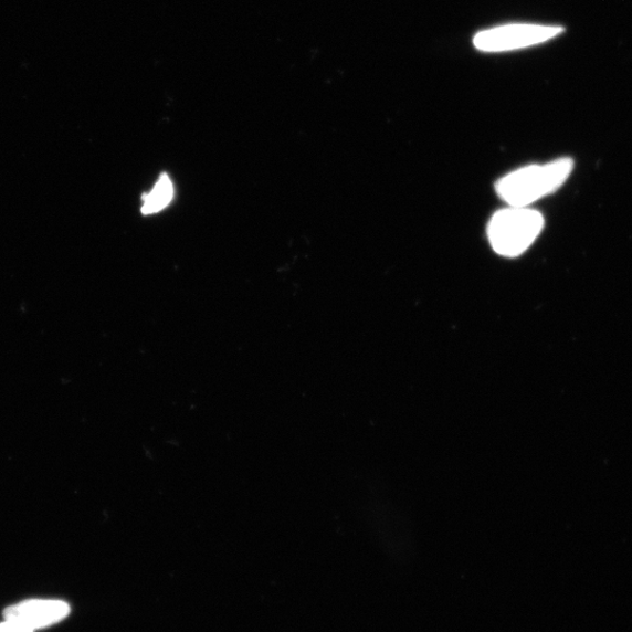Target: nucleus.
<instances>
[{"instance_id":"obj_3","label":"nucleus","mask_w":632,"mask_h":632,"mask_svg":"<svg viewBox=\"0 0 632 632\" xmlns=\"http://www.w3.org/2000/svg\"><path fill=\"white\" fill-rule=\"evenodd\" d=\"M562 31L557 27L507 25L478 33L473 43L481 51L503 52L545 43Z\"/></svg>"},{"instance_id":"obj_4","label":"nucleus","mask_w":632,"mask_h":632,"mask_svg":"<svg viewBox=\"0 0 632 632\" xmlns=\"http://www.w3.org/2000/svg\"><path fill=\"white\" fill-rule=\"evenodd\" d=\"M71 614V607L61 600H28L8 607L3 612L6 621L21 624L31 630L43 629L64 621Z\"/></svg>"},{"instance_id":"obj_6","label":"nucleus","mask_w":632,"mask_h":632,"mask_svg":"<svg viewBox=\"0 0 632 632\" xmlns=\"http://www.w3.org/2000/svg\"><path fill=\"white\" fill-rule=\"evenodd\" d=\"M0 632H33V630L10 621L0 623Z\"/></svg>"},{"instance_id":"obj_5","label":"nucleus","mask_w":632,"mask_h":632,"mask_svg":"<svg viewBox=\"0 0 632 632\" xmlns=\"http://www.w3.org/2000/svg\"><path fill=\"white\" fill-rule=\"evenodd\" d=\"M173 187L167 173L161 175L154 189L144 196V214H152L165 209L172 200Z\"/></svg>"},{"instance_id":"obj_1","label":"nucleus","mask_w":632,"mask_h":632,"mask_svg":"<svg viewBox=\"0 0 632 632\" xmlns=\"http://www.w3.org/2000/svg\"><path fill=\"white\" fill-rule=\"evenodd\" d=\"M572 171L570 158L547 165H533L512 171L496 185L501 199L509 207L528 208L543 197L557 191Z\"/></svg>"},{"instance_id":"obj_2","label":"nucleus","mask_w":632,"mask_h":632,"mask_svg":"<svg viewBox=\"0 0 632 632\" xmlns=\"http://www.w3.org/2000/svg\"><path fill=\"white\" fill-rule=\"evenodd\" d=\"M545 225L540 212L509 207L492 215L487 227L488 241L496 253L516 259L535 243Z\"/></svg>"}]
</instances>
